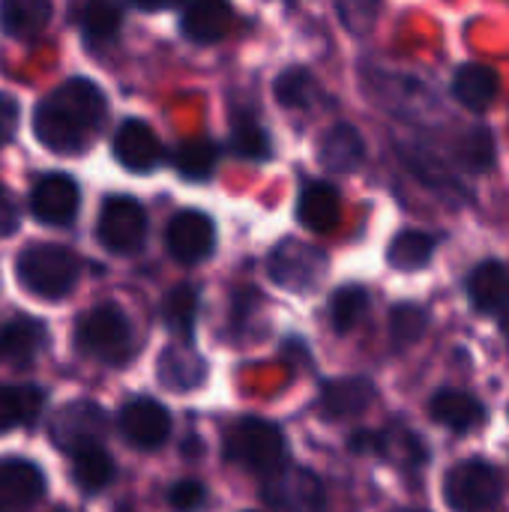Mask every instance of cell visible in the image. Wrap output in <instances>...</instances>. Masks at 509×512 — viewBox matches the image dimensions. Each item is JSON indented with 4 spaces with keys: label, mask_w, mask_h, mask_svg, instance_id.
Returning a JSON list of instances; mask_svg holds the SVG:
<instances>
[{
    "label": "cell",
    "mask_w": 509,
    "mask_h": 512,
    "mask_svg": "<svg viewBox=\"0 0 509 512\" xmlns=\"http://www.w3.org/2000/svg\"><path fill=\"white\" fill-rule=\"evenodd\" d=\"M105 93L87 78L63 81L33 111V135L51 153H81L105 123Z\"/></svg>",
    "instance_id": "obj_1"
},
{
    "label": "cell",
    "mask_w": 509,
    "mask_h": 512,
    "mask_svg": "<svg viewBox=\"0 0 509 512\" xmlns=\"http://www.w3.org/2000/svg\"><path fill=\"white\" fill-rule=\"evenodd\" d=\"M18 282L42 300H60L72 291L81 273V261L75 252L54 246V243H39L27 246L18 261H15Z\"/></svg>",
    "instance_id": "obj_2"
},
{
    "label": "cell",
    "mask_w": 509,
    "mask_h": 512,
    "mask_svg": "<svg viewBox=\"0 0 509 512\" xmlns=\"http://www.w3.org/2000/svg\"><path fill=\"white\" fill-rule=\"evenodd\" d=\"M75 345L81 354L99 357L105 363H123L132 354V324L120 306L102 303L78 321Z\"/></svg>",
    "instance_id": "obj_3"
},
{
    "label": "cell",
    "mask_w": 509,
    "mask_h": 512,
    "mask_svg": "<svg viewBox=\"0 0 509 512\" xmlns=\"http://www.w3.org/2000/svg\"><path fill=\"white\" fill-rule=\"evenodd\" d=\"M282 456H285L282 432L258 417L240 420L225 438V459L258 474H273L282 465Z\"/></svg>",
    "instance_id": "obj_4"
},
{
    "label": "cell",
    "mask_w": 509,
    "mask_h": 512,
    "mask_svg": "<svg viewBox=\"0 0 509 512\" xmlns=\"http://www.w3.org/2000/svg\"><path fill=\"white\" fill-rule=\"evenodd\" d=\"M444 498L453 512H495L501 504V474L480 459L462 462L447 474Z\"/></svg>",
    "instance_id": "obj_5"
},
{
    "label": "cell",
    "mask_w": 509,
    "mask_h": 512,
    "mask_svg": "<svg viewBox=\"0 0 509 512\" xmlns=\"http://www.w3.org/2000/svg\"><path fill=\"white\" fill-rule=\"evenodd\" d=\"M267 273L276 285L288 288V291H312L315 285L324 282L327 276V255L303 240H282L273 246V252L267 255Z\"/></svg>",
    "instance_id": "obj_6"
},
{
    "label": "cell",
    "mask_w": 509,
    "mask_h": 512,
    "mask_svg": "<svg viewBox=\"0 0 509 512\" xmlns=\"http://www.w3.org/2000/svg\"><path fill=\"white\" fill-rule=\"evenodd\" d=\"M99 243L114 255H132L144 246L147 237V213L129 195H111L102 201L96 222Z\"/></svg>",
    "instance_id": "obj_7"
},
{
    "label": "cell",
    "mask_w": 509,
    "mask_h": 512,
    "mask_svg": "<svg viewBox=\"0 0 509 512\" xmlns=\"http://www.w3.org/2000/svg\"><path fill=\"white\" fill-rule=\"evenodd\" d=\"M264 501L276 512H324L327 495L315 474L303 468H285L273 474V480L264 486Z\"/></svg>",
    "instance_id": "obj_8"
},
{
    "label": "cell",
    "mask_w": 509,
    "mask_h": 512,
    "mask_svg": "<svg viewBox=\"0 0 509 512\" xmlns=\"http://www.w3.org/2000/svg\"><path fill=\"white\" fill-rule=\"evenodd\" d=\"M165 246L174 261L180 264H198L213 255L216 249V225L201 210H183L168 222Z\"/></svg>",
    "instance_id": "obj_9"
},
{
    "label": "cell",
    "mask_w": 509,
    "mask_h": 512,
    "mask_svg": "<svg viewBox=\"0 0 509 512\" xmlns=\"http://www.w3.org/2000/svg\"><path fill=\"white\" fill-rule=\"evenodd\" d=\"M78 207H81V192L69 174H45L36 180L30 192V210L42 225H54V228L69 225Z\"/></svg>",
    "instance_id": "obj_10"
},
{
    "label": "cell",
    "mask_w": 509,
    "mask_h": 512,
    "mask_svg": "<svg viewBox=\"0 0 509 512\" xmlns=\"http://www.w3.org/2000/svg\"><path fill=\"white\" fill-rule=\"evenodd\" d=\"M120 432L138 450H159L171 435V414L147 396H138L120 411Z\"/></svg>",
    "instance_id": "obj_11"
},
{
    "label": "cell",
    "mask_w": 509,
    "mask_h": 512,
    "mask_svg": "<svg viewBox=\"0 0 509 512\" xmlns=\"http://www.w3.org/2000/svg\"><path fill=\"white\" fill-rule=\"evenodd\" d=\"M114 159L132 174H150L162 162V144L144 120H123L114 132Z\"/></svg>",
    "instance_id": "obj_12"
},
{
    "label": "cell",
    "mask_w": 509,
    "mask_h": 512,
    "mask_svg": "<svg viewBox=\"0 0 509 512\" xmlns=\"http://www.w3.org/2000/svg\"><path fill=\"white\" fill-rule=\"evenodd\" d=\"M45 495V477L33 462H0V512H30Z\"/></svg>",
    "instance_id": "obj_13"
},
{
    "label": "cell",
    "mask_w": 509,
    "mask_h": 512,
    "mask_svg": "<svg viewBox=\"0 0 509 512\" xmlns=\"http://www.w3.org/2000/svg\"><path fill=\"white\" fill-rule=\"evenodd\" d=\"M102 432H105V414L93 402H72L51 423L54 444L66 447L69 453L84 444H99Z\"/></svg>",
    "instance_id": "obj_14"
},
{
    "label": "cell",
    "mask_w": 509,
    "mask_h": 512,
    "mask_svg": "<svg viewBox=\"0 0 509 512\" xmlns=\"http://www.w3.org/2000/svg\"><path fill=\"white\" fill-rule=\"evenodd\" d=\"M372 402H375V387L366 378H339L324 387L318 399V411L327 420H351L369 411Z\"/></svg>",
    "instance_id": "obj_15"
},
{
    "label": "cell",
    "mask_w": 509,
    "mask_h": 512,
    "mask_svg": "<svg viewBox=\"0 0 509 512\" xmlns=\"http://www.w3.org/2000/svg\"><path fill=\"white\" fill-rule=\"evenodd\" d=\"M468 297L477 312L498 315L509 309V267L501 261H483L468 276Z\"/></svg>",
    "instance_id": "obj_16"
},
{
    "label": "cell",
    "mask_w": 509,
    "mask_h": 512,
    "mask_svg": "<svg viewBox=\"0 0 509 512\" xmlns=\"http://www.w3.org/2000/svg\"><path fill=\"white\" fill-rule=\"evenodd\" d=\"M156 375L159 381L168 387V390H177V393H186V390H195L204 384L207 378V363L201 360V354L186 345V342H177L171 348L162 351L159 357V366H156Z\"/></svg>",
    "instance_id": "obj_17"
},
{
    "label": "cell",
    "mask_w": 509,
    "mask_h": 512,
    "mask_svg": "<svg viewBox=\"0 0 509 512\" xmlns=\"http://www.w3.org/2000/svg\"><path fill=\"white\" fill-rule=\"evenodd\" d=\"M234 24V12L228 3L219 0H204V3H192L183 9L180 15V30L186 39L198 42V45H210L228 36Z\"/></svg>",
    "instance_id": "obj_18"
},
{
    "label": "cell",
    "mask_w": 509,
    "mask_h": 512,
    "mask_svg": "<svg viewBox=\"0 0 509 512\" xmlns=\"http://www.w3.org/2000/svg\"><path fill=\"white\" fill-rule=\"evenodd\" d=\"M339 213H342V201L330 183L315 180V183L303 186L300 201H297V216H300L303 228H309L315 234H327L339 225Z\"/></svg>",
    "instance_id": "obj_19"
},
{
    "label": "cell",
    "mask_w": 509,
    "mask_h": 512,
    "mask_svg": "<svg viewBox=\"0 0 509 512\" xmlns=\"http://www.w3.org/2000/svg\"><path fill=\"white\" fill-rule=\"evenodd\" d=\"M321 165L339 174H351L360 168L363 156H366V144L360 138V132L348 123H336L327 129V135L321 138Z\"/></svg>",
    "instance_id": "obj_20"
},
{
    "label": "cell",
    "mask_w": 509,
    "mask_h": 512,
    "mask_svg": "<svg viewBox=\"0 0 509 512\" xmlns=\"http://www.w3.org/2000/svg\"><path fill=\"white\" fill-rule=\"evenodd\" d=\"M429 414L435 423H441L453 432H471L486 420V408L471 393H462V390H441L432 399Z\"/></svg>",
    "instance_id": "obj_21"
},
{
    "label": "cell",
    "mask_w": 509,
    "mask_h": 512,
    "mask_svg": "<svg viewBox=\"0 0 509 512\" xmlns=\"http://www.w3.org/2000/svg\"><path fill=\"white\" fill-rule=\"evenodd\" d=\"M453 96L468 111H486L498 96V72L483 63H465L453 75Z\"/></svg>",
    "instance_id": "obj_22"
},
{
    "label": "cell",
    "mask_w": 509,
    "mask_h": 512,
    "mask_svg": "<svg viewBox=\"0 0 509 512\" xmlns=\"http://www.w3.org/2000/svg\"><path fill=\"white\" fill-rule=\"evenodd\" d=\"M45 405V393L33 384H0V435L30 426Z\"/></svg>",
    "instance_id": "obj_23"
},
{
    "label": "cell",
    "mask_w": 509,
    "mask_h": 512,
    "mask_svg": "<svg viewBox=\"0 0 509 512\" xmlns=\"http://www.w3.org/2000/svg\"><path fill=\"white\" fill-rule=\"evenodd\" d=\"M69 456H72V480L81 492L96 495L114 480V462L102 444H84Z\"/></svg>",
    "instance_id": "obj_24"
},
{
    "label": "cell",
    "mask_w": 509,
    "mask_h": 512,
    "mask_svg": "<svg viewBox=\"0 0 509 512\" xmlns=\"http://www.w3.org/2000/svg\"><path fill=\"white\" fill-rule=\"evenodd\" d=\"M45 345V324L33 318H12L0 324V360L27 363Z\"/></svg>",
    "instance_id": "obj_25"
},
{
    "label": "cell",
    "mask_w": 509,
    "mask_h": 512,
    "mask_svg": "<svg viewBox=\"0 0 509 512\" xmlns=\"http://www.w3.org/2000/svg\"><path fill=\"white\" fill-rule=\"evenodd\" d=\"M51 18V3L45 0H6L0 3V30L15 39L36 36Z\"/></svg>",
    "instance_id": "obj_26"
},
{
    "label": "cell",
    "mask_w": 509,
    "mask_h": 512,
    "mask_svg": "<svg viewBox=\"0 0 509 512\" xmlns=\"http://www.w3.org/2000/svg\"><path fill=\"white\" fill-rule=\"evenodd\" d=\"M162 321L165 327L189 345L195 321H198V291L192 285H177L162 300Z\"/></svg>",
    "instance_id": "obj_27"
},
{
    "label": "cell",
    "mask_w": 509,
    "mask_h": 512,
    "mask_svg": "<svg viewBox=\"0 0 509 512\" xmlns=\"http://www.w3.org/2000/svg\"><path fill=\"white\" fill-rule=\"evenodd\" d=\"M435 237L423 234V231H402L393 237L390 249H387V261L396 270H423L429 264V258L435 255Z\"/></svg>",
    "instance_id": "obj_28"
},
{
    "label": "cell",
    "mask_w": 509,
    "mask_h": 512,
    "mask_svg": "<svg viewBox=\"0 0 509 512\" xmlns=\"http://www.w3.org/2000/svg\"><path fill=\"white\" fill-rule=\"evenodd\" d=\"M219 150L207 138H192L183 141L174 153V168L183 180H207L216 171Z\"/></svg>",
    "instance_id": "obj_29"
},
{
    "label": "cell",
    "mask_w": 509,
    "mask_h": 512,
    "mask_svg": "<svg viewBox=\"0 0 509 512\" xmlns=\"http://www.w3.org/2000/svg\"><path fill=\"white\" fill-rule=\"evenodd\" d=\"M369 312V291L360 285H345L330 297V324L336 333L354 330Z\"/></svg>",
    "instance_id": "obj_30"
},
{
    "label": "cell",
    "mask_w": 509,
    "mask_h": 512,
    "mask_svg": "<svg viewBox=\"0 0 509 512\" xmlns=\"http://www.w3.org/2000/svg\"><path fill=\"white\" fill-rule=\"evenodd\" d=\"M273 90H276L279 105H285V108H312L318 102V93H321L318 81L306 69H300V66L285 69L276 78V87Z\"/></svg>",
    "instance_id": "obj_31"
},
{
    "label": "cell",
    "mask_w": 509,
    "mask_h": 512,
    "mask_svg": "<svg viewBox=\"0 0 509 512\" xmlns=\"http://www.w3.org/2000/svg\"><path fill=\"white\" fill-rule=\"evenodd\" d=\"M123 12L111 3H87L81 9V33L90 45H105L120 33Z\"/></svg>",
    "instance_id": "obj_32"
},
{
    "label": "cell",
    "mask_w": 509,
    "mask_h": 512,
    "mask_svg": "<svg viewBox=\"0 0 509 512\" xmlns=\"http://www.w3.org/2000/svg\"><path fill=\"white\" fill-rule=\"evenodd\" d=\"M426 327H429V315L417 303H399L390 312V339H393L396 348L414 345L426 333Z\"/></svg>",
    "instance_id": "obj_33"
},
{
    "label": "cell",
    "mask_w": 509,
    "mask_h": 512,
    "mask_svg": "<svg viewBox=\"0 0 509 512\" xmlns=\"http://www.w3.org/2000/svg\"><path fill=\"white\" fill-rule=\"evenodd\" d=\"M231 150L243 159H255V162H264L273 156V147H270V135L252 120V117H240L234 123V132H231Z\"/></svg>",
    "instance_id": "obj_34"
},
{
    "label": "cell",
    "mask_w": 509,
    "mask_h": 512,
    "mask_svg": "<svg viewBox=\"0 0 509 512\" xmlns=\"http://www.w3.org/2000/svg\"><path fill=\"white\" fill-rule=\"evenodd\" d=\"M456 159H459V165L468 168V171H489L492 162H495V141H492V132L483 129V126L471 129V132L459 141Z\"/></svg>",
    "instance_id": "obj_35"
},
{
    "label": "cell",
    "mask_w": 509,
    "mask_h": 512,
    "mask_svg": "<svg viewBox=\"0 0 509 512\" xmlns=\"http://www.w3.org/2000/svg\"><path fill=\"white\" fill-rule=\"evenodd\" d=\"M207 501V492L198 480H180L177 486H171L168 492V504L177 512H195L204 507Z\"/></svg>",
    "instance_id": "obj_36"
},
{
    "label": "cell",
    "mask_w": 509,
    "mask_h": 512,
    "mask_svg": "<svg viewBox=\"0 0 509 512\" xmlns=\"http://www.w3.org/2000/svg\"><path fill=\"white\" fill-rule=\"evenodd\" d=\"M336 12L348 24V30L360 33V30H369L372 27V18H375L378 6L375 3H339Z\"/></svg>",
    "instance_id": "obj_37"
},
{
    "label": "cell",
    "mask_w": 509,
    "mask_h": 512,
    "mask_svg": "<svg viewBox=\"0 0 509 512\" xmlns=\"http://www.w3.org/2000/svg\"><path fill=\"white\" fill-rule=\"evenodd\" d=\"M15 228H18V204L12 192L0 183V237L15 234Z\"/></svg>",
    "instance_id": "obj_38"
},
{
    "label": "cell",
    "mask_w": 509,
    "mask_h": 512,
    "mask_svg": "<svg viewBox=\"0 0 509 512\" xmlns=\"http://www.w3.org/2000/svg\"><path fill=\"white\" fill-rule=\"evenodd\" d=\"M18 126V102L9 93H0V144H6L15 135Z\"/></svg>",
    "instance_id": "obj_39"
},
{
    "label": "cell",
    "mask_w": 509,
    "mask_h": 512,
    "mask_svg": "<svg viewBox=\"0 0 509 512\" xmlns=\"http://www.w3.org/2000/svg\"><path fill=\"white\" fill-rule=\"evenodd\" d=\"M501 330H504V336H507V342H509V312L504 315V321H501Z\"/></svg>",
    "instance_id": "obj_40"
},
{
    "label": "cell",
    "mask_w": 509,
    "mask_h": 512,
    "mask_svg": "<svg viewBox=\"0 0 509 512\" xmlns=\"http://www.w3.org/2000/svg\"><path fill=\"white\" fill-rule=\"evenodd\" d=\"M393 512H417V510H393Z\"/></svg>",
    "instance_id": "obj_41"
}]
</instances>
